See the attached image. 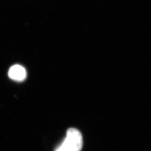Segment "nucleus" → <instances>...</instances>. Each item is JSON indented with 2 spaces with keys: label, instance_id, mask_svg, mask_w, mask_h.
I'll use <instances>...</instances> for the list:
<instances>
[{
  "label": "nucleus",
  "instance_id": "nucleus-1",
  "mask_svg": "<svg viewBox=\"0 0 151 151\" xmlns=\"http://www.w3.org/2000/svg\"><path fill=\"white\" fill-rule=\"evenodd\" d=\"M71 151H81L83 147V138L79 130L70 128L67 132V137L65 139Z\"/></svg>",
  "mask_w": 151,
  "mask_h": 151
},
{
  "label": "nucleus",
  "instance_id": "nucleus-3",
  "mask_svg": "<svg viewBox=\"0 0 151 151\" xmlns=\"http://www.w3.org/2000/svg\"><path fill=\"white\" fill-rule=\"evenodd\" d=\"M55 151H71V150L67 142H66L65 140H64L62 144L57 149V150Z\"/></svg>",
  "mask_w": 151,
  "mask_h": 151
},
{
  "label": "nucleus",
  "instance_id": "nucleus-2",
  "mask_svg": "<svg viewBox=\"0 0 151 151\" xmlns=\"http://www.w3.org/2000/svg\"><path fill=\"white\" fill-rule=\"evenodd\" d=\"M8 74L10 79L17 81H24L27 77L25 68L19 65L12 66L9 70Z\"/></svg>",
  "mask_w": 151,
  "mask_h": 151
}]
</instances>
